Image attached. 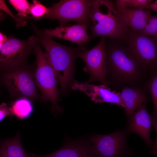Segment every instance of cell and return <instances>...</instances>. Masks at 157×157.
Here are the masks:
<instances>
[{
  "instance_id": "14",
  "label": "cell",
  "mask_w": 157,
  "mask_h": 157,
  "mask_svg": "<svg viewBox=\"0 0 157 157\" xmlns=\"http://www.w3.org/2000/svg\"><path fill=\"white\" fill-rule=\"evenodd\" d=\"M116 14L119 19L128 27L140 32L151 16L149 10H140L126 7L120 1H116Z\"/></svg>"
},
{
  "instance_id": "19",
  "label": "cell",
  "mask_w": 157,
  "mask_h": 157,
  "mask_svg": "<svg viewBox=\"0 0 157 157\" xmlns=\"http://www.w3.org/2000/svg\"><path fill=\"white\" fill-rule=\"evenodd\" d=\"M144 85L151 95L154 106L153 113V125L154 128H157V71L151 75L146 81Z\"/></svg>"
},
{
  "instance_id": "20",
  "label": "cell",
  "mask_w": 157,
  "mask_h": 157,
  "mask_svg": "<svg viewBox=\"0 0 157 157\" xmlns=\"http://www.w3.org/2000/svg\"><path fill=\"white\" fill-rule=\"evenodd\" d=\"M33 4H31L30 10V14L32 15V16H27L24 19L35 20L44 19L48 13L49 8L46 7L38 0H33Z\"/></svg>"
},
{
  "instance_id": "29",
  "label": "cell",
  "mask_w": 157,
  "mask_h": 157,
  "mask_svg": "<svg viewBox=\"0 0 157 157\" xmlns=\"http://www.w3.org/2000/svg\"><path fill=\"white\" fill-rule=\"evenodd\" d=\"M7 15L0 11V21L4 19Z\"/></svg>"
},
{
  "instance_id": "6",
  "label": "cell",
  "mask_w": 157,
  "mask_h": 157,
  "mask_svg": "<svg viewBox=\"0 0 157 157\" xmlns=\"http://www.w3.org/2000/svg\"><path fill=\"white\" fill-rule=\"evenodd\" d=\"M92 0H62L52 4L44 19L58 20L60 26H65L69 22L85 24L91 28L90 15Z\"/></svg>"
},
{
  "instance_id": "16",
  "label": "cell",
  "mask_w": 157,
  "mask_h": 157,
  "mask_svg": "<svg viewBox=\"0 0 157 157\" xmlns=\"http://www.w3.org/2000/svg\"><path fill=\"white\" fill-rule=\"evenodd\" d=\"M32 157H97L93 145L81 141H73L65 144L50 154L40 155L30 153Z\"/></svg>"
},
{
  "instance_id": "4",
  "label": "cell",
  "mask_w": 157,
  "mask_h": 157,
  "mask_svg": "<svg viewBox=\"0 0 157 157\" xmlns=\"http://www.w3.org/2000/svg\"><path fill=\"white\" fill-rule=\"evenodd\" d=\"M33 51L36 55L37 60V66L33 72V77L35 85L41 92V97L43 100L51 102L53 112L55 111L57 113H61L63 108L57 103L60 100V93L57 89L58 81L39 42L34 47Z\"/></svg>"
},
{
  "instance_id": "28",
  "label": "cell",
  "mask_w": 157,
  "mask_h": 157,
  "mask_svg": "<svg viewBox=\"0 0 157 157\" xmlns=\"http://www.w3.org/2000/svg\"><path fill=\"white\" fill-rule=\"evenodd\" d=\"M8 38L0 32V42L4 43L7 40Z\"/></svg>"
},
{
  "instance_id": "2",
  "label": "cell",
  "mask_w": 157,
  "mask_h": 157,
  "mask_svg": "<svg viewBox=\"0 0 157 157\" xmlns=\"http://www.w3.org/2000/svg\"><path fill=\"white\" fill-rule=\"evenodd\" d=\"M31 25L39 43L45 49L47 60L57 76L60 86V94H67L72 90L75 80V60L81 48L62 45L55 41L52 37L44 34L33 24Z\"/></svg>"
},
{
  "instance_id": "3",
  "label": "cell",
  "mask_w": 157,
  "mask_h": 157,
  "mask_svg": "<svg viewBox=\"0 0 157 157\" xmlns=\"http://www.w3.org/2000/svg\"><path fill=\"white\" fill-rule=\"evenodd\" d=\"M114 4L110 0H92L90 19L92 38H108L124 45L128 38L129 27L118 18Z\"/></svg>"
},
{
  "instance_id": "7",
  "label": "cell",
  "mask_w": 157,
  "mask_h": 157,
  "mask_svg": "<svg viewBox=\"0 0 157 157\" xmlns=\"http://www.w3.org/2000/svg\"><path fill=\"white\" fill-rule=\"evenodd\" d=\"M4 84L12 99L24 97L40 99L31 68L27 65L7 71L3 76Z\"/></svg>"
},
{
  "instance_id": "27",
  "label": "cell",
  "mask_w": 157,
  "mask_h": 157,
  "mask_svg": "<svg viewBox=\"0 0 157 157\" xmlns=\"http://www.w3.org/2000/svg\"><path fill=\"white\" fill-rule=\"evenodd\" d=\"M0 157H8L5 148L0 141Z\"/></svg>"
},
{
  "instance_id": "13",
  "label": "cell",
  "mask_w": 157,
  "mask_h": 157,
  "mask_svg": "<svg viewBox=\"0 0 157 157\" xmlns=\"http://www.w3.org/2000/svg\"><path fill=\"white\" fill-rule=\"evenodd\" d=\"M147 104L140 105L134 112L129 121L127 130L128 133H134L140 136L150 147L152 145L150 132L153 125V117L147 109Z\"/></svg>"
},
{
  "instance_id": "8",
  "label": "cell",
  "mask_w": 157,
  "mask_h": 157,
  "mask_svg": "<svg viewBox=\"0 0 157 157\" xmlns=\"http://www.w3.org/2000/svg\"><path fill=\"white\" fill-rule=\"evenodd\" d=\"M38 42L37 35L25 40L8 38L0 50V69L7 71L26 65L29 56Z\"/></svg>"
},
{
  "instance_id": "25",
  "label": "cell",
  "mask_w": 157,
  "mask_h": 157,
  "mask_svg": "<svg viewBox=\"0 0 157 157\" xmlns=\"http://www.w3.org/2000/svg\"><path fill=\"white\" fill-rule=\"evenodd\" d=\"M9 116H12L10 110L9 105L6 103H2L0 105V122L5 117Z\"/></svg>"
},
{
  "instance_id": "12",
  "label": "cell",
  "mask_w": 157,
  "mask_h": 157,
  "mask_svg": "<svg viewBox=\"0 0 157 157\" xmlns=\"http://www.w3.org/2000/svg\"><path fill=\"white\" fill-rule=\"evenodd\" d=\"M88 26L84 24H77L69 26H60L53 29L41 30L44 35L70 41L84 48L89 42L90 37L87 32Z\"/></svg>"
},
{
  "instance_id": "5",
  "label": "cell",
  "mask_w": 157,
  "mask_h": 157,
  "mask_svg": "<svg viewBox=\"0 0 157 157\" xmlns=\"http://www.w3.org/2000/svg\"><path fill=\"white\" fill-rule=\"evenodd\" d=\"M125 46L131 57L145 71L151 75L157 71V38L143 35L129 27Z\"/></svg>"
},
{
  "instance_id": "17",
  "label": "cell",
  "mask_w": 157,
  "mask_h": 157,
  "mask_svg": "<svg viewBox=\"0 0 157 157\" xmlns=\"http://www.w3.org/2000/svg\"><path fill=\"white\" fill-rule=\"evenodd\" d=\"M12 116L24 120L28 118L33 111V104L30 99L22 97L16 99L9 106Z\"/></svg>"
},
{
  "instance_id": "15",
  "label": "cell",
  "mask_w": 157,
  "mask_h": 157,
  "mask_svg": "<svg viewBox=\"0 0 157 157\" xmlns=\"http://www.w3.org/2000/svg\"><path fill=\"white\" fill-rule=\"evenodd\" d=\"M121 94L125 106V112L129 121L134 112L140 105L150 100V94L144 85L125 86L121 89Z\"/></svg>"
},
{
  "instance_id": "1",
  "label": "cell",
  "mask_w": 157,
  "mask_h": 157,
  "mask_svg": "<svg viewBox=\"0 0 157 157\" xmlns=\"http://www.w3.org/2000/svg\"><path fill=\"white\" fill-rule=\"evenodd\" d=\"M106 77L114 88L144 85L151 75L138 65L122 43L110 40L106 42Z\"/></svg>"
},
{
  "instance_id": "22",
  "label": "cell",
  "mask_w": 157,
  "mask_h": 157,
  "mask_svg": "<svg viewBox=\"0 0 157 157\" xmlns=\"http://www.w3.org/2000/svg\"><path fill=\"white\" fill-rule=\"evenodd\" d=\"M140 33L144 35L157 38V16H152Z\"/></svg>"
},
{
  "instance_id": "26",
  "label": "cell",
  "mask_w": 157,
  "mask_h": 157,
  "mask_svg": "<svg viewBox=\"0 0 157 157\" xmlns=\"http://www.w3.org/2000/svg\"><path fill=\"white\" fill-rule=\"evenodd\" d=\"M152 2L149 3L147 5L146 9L149 10H151L153 11L157 12V1H155L154 2Z\"/></svg>"
},
{
  "instance_id": "11",
  "label": "cell",
  "mask_w": 157,
  "mask_h": 157,
  "mask_svg": "<svg viewBox=\"0 0 157 157\" xmlns=\"http://www.w3.org/2000/svg\"><path fill=\"white\" fill-rule=\"evenodd\" d=\"M71 89L84 92L95 103L106 102L125 108L120 92L112 90L106 85H98L75 80Z\"/></svg>"
},
{
  "instance_id": "23",
  "label": "cell",
  "mask_w": 157,
  "mask_h": 157,
  "mask_svg": "<svg viewBox=\"0 0 157 157\" xmlns=\"http://www.w3.org/2000/svg\"><path fill=\"white\" fill-rule=\"evenodd\" d=\"M0 10H3L11 17L15 22L17 27H23L27 24V22L25 19L14 14L10 10L4 0H0Z\"/></svg>"
},
{
  "instance_id": "30",
  "label": "cell",
  "mask_w": 157,
  "mask_h": 157,
  "mask_svg": "<svg viewBox=\"0 0 157 157\" xmlns=\"http://www.w3.org/2000/svg\"></svg>"
},
{
  "instance_id": "24",
  "label": "cell",
  "mask_w": 157,
  "mask_h": 157,
  "mask_svg": "<svg viewBox=\"0 0 157 157\" xmlns=\"http://www.w3.org/2000/svg\"><path fill=\"white\" fill-rule=\"evenodd\" d=\"M120 2L126 7L133 8L140 10L146 8L147 5L152 1V0H120Z\"/></svg>"
},
{
  "instance_id": "21",
  "label": "cell",
  "mask_w": 157,
  "mask_h": 157,
  "mask_svg": "<svg viewBox=\"0 0 157 157\" xmlns=\"http://www.w3.org/2000/svg\"><path fill=\"white\" fill-rule=\"evenodd\" d=\"M9 3L19 13L17 16L22 19L30 14L31 6L28 1L26 0H10Z\"/></svg>"
},
{
  "instance_id": "18",
  "label": "cell",
  "mask_w": 157,
  "mask_h": 157,
  "mask_svg": "<svg viewBox=\"0 0 157 157\" xmlns=\"http://www.w3.org/2000/svg\"><path fill=\"white\" fill-rule=\"evenodd\" d=\"M0 141L8 157H32L30 153H27L23 148L19 132L13 138L0 139Z\"/></svg>"
},
{
  "instance_id": "10",
  "label": "cell",
  "mask_w": 157,
  "mask_h": 157,
  "mask_svg": "<svg viewBox=\"0 0 157 157\" xmlns=\"http://www.w3.org/2000/svg\"><path fill=\"white\" fill-rule=\"evenodd\" d=\"M127 129L110 134L96 135L90 138L97 157H124L127 150Z\"/></svg>"
},
{
  "instance_id": "9",
  "label": "cell",
  "mask_w": 157,
  "mask_h": 157,
  "mask_svg": "<svg viewBox=\"0 0 157 157\" xmlns=\"http://www.w3.org/2000/svg\"><path fill=\"white\" fill-rule=\"evenodd\" d=\"M106 38L101 37L95 46L88 50L81 48L78 54L77 58H81L85 64L83 70L90 74L88 83L98 82L106 86L110 85L106 77Z\"/></svg>"
}]
</instances>
